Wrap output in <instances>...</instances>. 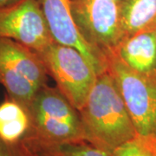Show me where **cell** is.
Returning a JSON list of instances; mask_svg holds the SVG:
<instances>
[{"label": "cell", "mask_w": 156, "mask_h": 156, "mask_svg": "<svg viewBox=\"0 0 156 156\" xmlns=\"http://www.w3.org/2000/svg\"><path fill=\"white\" fill-rule=\"evenodd\" d=\"M79 113L87 140L110 154L138 134L108 70L97 76L89 98Z\"/></svg>", "instance_id": "1"}, {"label": "cell", "mask_w": 156, "mask_h": 156, "mask_svg": "<svg viewBox=\"0 0 156 156\" xmlns=\"http://www.w3.org/2000/svg\"><path fill=\"white\" fill-rule=\"evenodd\" d=\"M26 108L31 123L28 134L56 143L87 140L80 113L57 88L42 87Z\"/></svg>", "instance_id": "2"}, {"label": "cell", "mask_w": 156, "mask_h": 156, "mask_svg": "<svg viewBox=\"0 0 156 156\" xmlns=\"http://www.w3.org/2000/svg\"><path fill=\"white\" fill-rule=\"evenodd\" d=\"M48 72L37 52L8 38H0V85L6 95L27 108L46 85Z\"/></svg>", "instance_id": "3"}, {"label": "cell", "mask_w": 156, "mask_h": 156, "mask_svg": "<svg viewBox=\"0 0 156 156\" xmlns=\"http://www.w3.org/2000/svg\"><path fill=\"white\" fill-rule=\"evenodd\" d=\"M48 75L55 80L56 88L80 111L85 105L95 85V69L76 48L50 43L38 53Z\"/></svg>", "instance_id": "4"}, {"label": "cell", "mask_w": 156, "mask_h": 156, "mask_svg": "<svg viewBox=\"0 0 156 156\" xmlns=\"http://www.w3.org/2000/svg\"><path fill=\"white\" fill-rule=\"evenodd\" d=\"M110 73L138 134L156 135V75L128 68L112 52L107 56Z\"/></svg>", "instance_id": "5"}, {"label": "cell", "mask_w": 156, "mask_h": 156, "mask_svg": "<svg viewBox=\"0 0 156 156\" xmlns=\"http://www.w3.org/2000/svg\"><path fill=\"white\" fill-rule=\"evenodd\" d=\"M70 6L74 21L84 40L105 57L115 51L124 38L121 3L70 0Z\"/></svg>", "instance_id": "6"}, {"label": "cell", "mask_w": 156, "mask_h": 156, "mask_svg": "<svg viewBox=\"0 0 156 156\" xmlns=\"http://www.w3.org/2000/svg\"><path fill=\"white\" fill-rule=\"evenodd\" d=\"M0 38H8L40 53L54 40L39 0H20L0 8Z\"/></svg>", "instance_id": "7"}, {"label": "cell", "mask_w": 156, "mask_h": 156, "mask_svg": "<svg viewBox=\"0 0 156 156\" xmlns=\"http://www.w3.org/2000/svg\"><path fill=\"white\" fill-rule=\"evenodd\" d=\"M53 40L79 50L97 75L107 71L105 56L84 40L73 18L70 0H39Z\"/></svg>", "instance_id": "8"}, {"label": "cell", "mask_w": 156, "mask_h": 156, "mask_svg": "<svg viewBox=\"0 0 156 156\" xmlns=\"http://www.w3.org/2000/svg\"><path fill=\"white\" fill-rule=\"evenodd\" d=\"M113 52L134 71L156 75V29L123 38Z\"/></svg>", "instance_id": "9"}, {"label": "cell", "mask_w": 156, "mask_h": 156, "mask_svg": "<svg viewBox=\"0 0 156 156\" xmlns=\"http://www.w3.org/2000/svg\"><path fill=\"white\" fill-rule=\"evenodd\" d=\"M17 156H111L88 140L49 142L30 134L12 147Z\"/></svg>", "instance_id": "10"}, {"label": "cell", "mask_w": 156, "mask_h": 156, "mask_svg": "<svg viewBox=\"0 0 156 156\" xmlns=\"http://www.w3.org/2000/svg\"><path fill=\"white\" fill-rule=\"evenodd\" d=\"M30 128L27 108L6 95L5 100L0 103V137L14 147L27 136Z\"/></svg>", "instance_id": "11"}, {"label": "cell", "mask_w": 156, "mask_h": 156, "mask_svg": "<svg viewBox=\"0 0 156 156\" xmlns=\"http://www.w3.org/2000/svg\"><path fill=\"white\" fill-rule=\"evenodd\" d=\"M121 11L124 38L156 29V0H123Z\"/></svg>", "instance_id": "12"}, {"label": "cell", "mask_w": 156, "mask_h": 156, "mask_svg": "<svg viewBox=\"0 0 156 156\" xmlns=\"http://www.w3.org/2000/svg\"><path fill=\"white\" fill-rule=\"evenodd\" d=\"M111 156H156V135L138 134L115 148Z\"/></svg>", "instance_id": "13"}, {"label": "cell", "mask_w": 156, "mask_h": 156, "mask_svg": "<svg viewBox=\"0 0 156 156\" xmlns=\"http://www.w3.org/2000/svg\"><path fill=\"white\" fill-rule=\"evenodd\" d=\"M0 156H17L12 147L8 145L1 137H0Z\"/></svg>", "instance_id": "14"}, {"label": "cell", "mask_w": 156, "mask_h": 156, "mask_svg": "<svg viewBox=\"0 0 156 156\" xmlns=\"http://www.w3.org/2000/svg\"><path fill=\"white\" fill-rule=\"evenodd\" d=\"M20 0H0V8H4L6 6L11 5L13 4H16Z\"/></svg>", "instance_id": "15"}, {"label": "cell", "mask_w": 156, "mask_h": 156, "mask_svg": "<svg viewBox=\"0 0 156 156\" xmlns=\"http://www.w3.org/2000/svg\"><path fill=\"white\" fill-rule=\"evenodd\" d=\"M115 1H117V2H120V3H122L123 0H115Z\"/></svg>", "instance_id": "16"}]
</instances>
